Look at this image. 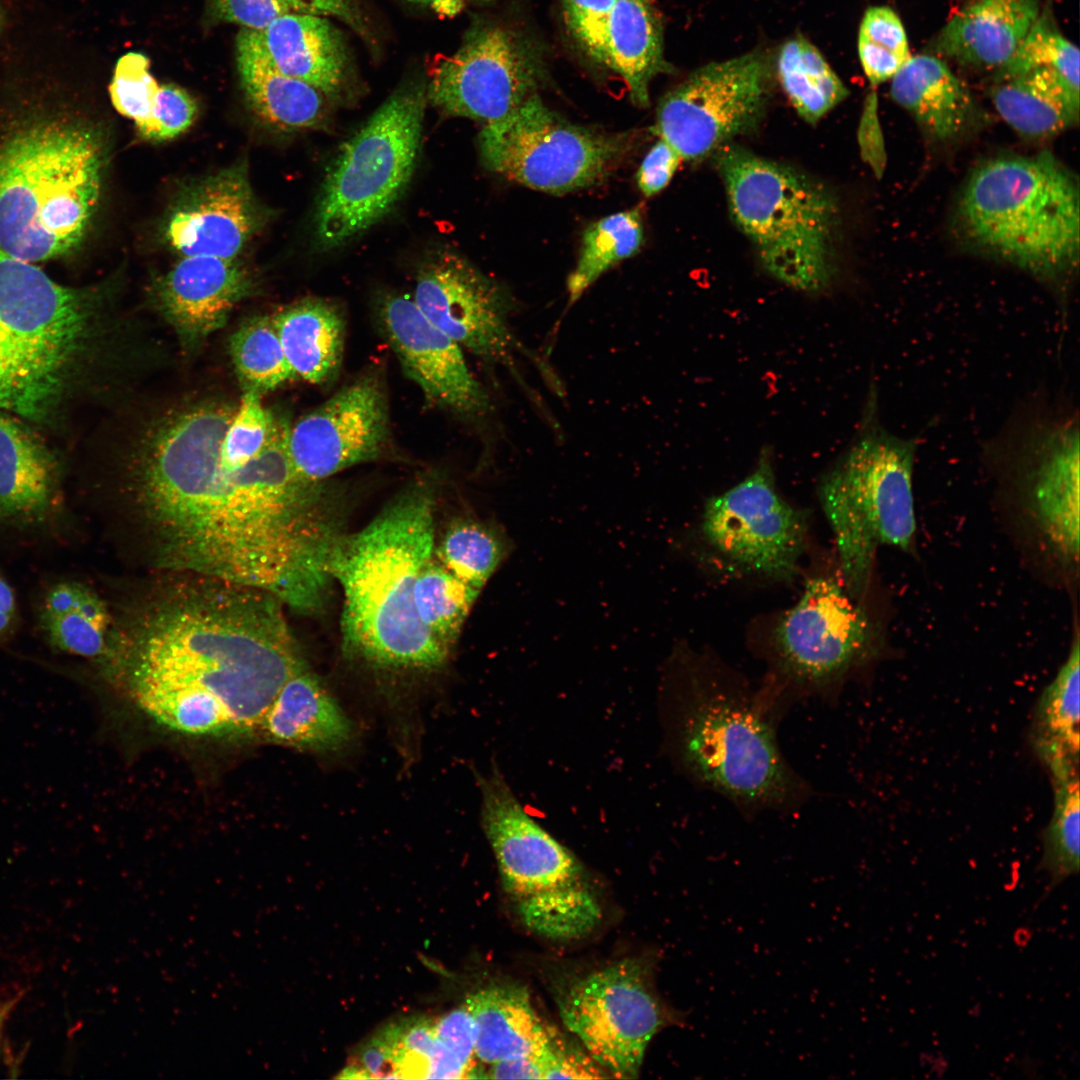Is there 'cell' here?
<instances>
[{"label":"cell","instance_id":"obj_1","mask_svg":"<svg viewBox=\"0 0 1080 1080\" xmlns=\"http://www.w3.org/2000/svg\"><path fill=\"white\" fill-rule=\"evenodd\" d=\"M113 616L95 662L159 725L191 736L256 732L307 666L283 604L262 590L158 571Z\"/></svg>","mask_w":1080,"mask_h":1080},{"label":"cell","instance_id":"obj_2","mask_svg":"<svg viewBox=\"0 0 1080 1080\" xmlns=\"http://www.w3.org/2000/svg\"><path fill=\"white\" fill-rule=\"evenodd\" d=\"M237 405L203 400L164 413L144 431L125 473L128 535L153 571L259 584L291 522L296 472L274 429L241 468L222 458Z\"/></svg>","mask_w":1080,"mask_h":1080},{"label":"cell","instance_id":"obj_3","mask_svg":"<svg viewBox=\"0 0 1080 1080\" xmlns=\"http://www.w3.org/2000/svg\"><path fill=\"white\" fill-rule=\"evenodd\" d=\"M436 480L409 482L363 529L344 534L331 561L342 588L343 648L371 667L430 671L450 649L421 624L414 586L435 546Z\"/></svg>","mask_w":1080,"mask_h":1080},{"label":"cell","instance_id":"obj_4","mask_svg":"<svg viewBox=\"0 0 1080 1080\" xmlns=\"http://www.w3.org/2000/svg\"><path fill=\"white\" fill-rule=\"evenodd\" d=\"M679 672L668 693V738L688 779L747 817L801 808L812 789L780 749L777 697L714 662L689 660Z\"/></svg>","mask_w":1080,"mask_h":1080},{"label":"cell","instance_id":"obj_5","mask_svg":"<svg viewBox=\"0 0 1080 1080\" xmlns=\"http://www.w3.org/2000/svg\"><path fill=\"white\" fill-rule=\"evenodd\" d=\"M98 134L43 115L0 138V249L30 262L71 254L98 207L105 170Z\"/></svg>","mask_w":1080,"mask_h":1080},{"label":"cell","instance_id":"obj_6","mask_svg":"<svg viewBox=\"0 0 1080 1080\" xmlns=\"http://www.w3.org/2000/svg\"><path fill=\"white\" fill-rule=\"evenodd\" d=\"M98 296L0 249V410L37 423L64 410L98 346Z\"/></svg>","mask_w":1080,"mask_h":1080},{"label":"cell","instance_id":"obj_7","mask_svg":"<svg viewBox=\"0 0 1080 1080\" xmlns=\"http://www.w3.org/2000/svg\"><path fill=\"white\" fill-rule=\"evenodd\" d=\"M956 216L971 246L1041 280L1057 281L1077 267L1078 180L1048 152L979 165Z\"/></svg>","mask_w":1080,"mask_h":1080},{"label":"cell","instance_id":"obj_8","mask_svg":"<svg viewBox=\"0 0 1080 1080\" xmlns=\"http://www.w3.org/2000/svg\"><path fill=\"white\" fill-rule=\"evenodd\" d=\"M731 217L764 269L820 292L834 275L840 214L831 191L800 170L726 144L713 153Z\"/></svg>","mask_w":1080,"mask_h":1080},{"label":"cell","instance_id":"obj_9","mask_svg":"<svg viewBox=\"0 0 1080 1080\" xmlns=\"http://www.w3.org/2000/svg\"><path fill=\"white\" fill-rule=\"evenodd\" d=\"M915 453L913 440L870 418L821 480L819 497L836 540L841 579L850 596L861 603L878 549L908 551L914 545Z\"/></svg>","mask_w":1080,"mask_h":1080},{"label":"cell","instance_id":"obj_10","mask_svg":"<svg viewBox=\"0 0 1080 1080\" xmlns=\"http://www.w3.org/2000/svg\"><path fill=\"white\" fill-rule=\"evenodd\" d=\"M426 88H398L340 148L315 212L320 248L338 247L382 218L407 187L418 156Z\"/></svg>","mask_w":1080,"mask_h":1080},{"label":"cell","instance_id":"obj_11","mask_svg":"<svg viewBox=\"0 0 1080 1080\" xmlns=\"http://www.w3.org/2000/svg\"><path fill=\"white\" fill-rule=\"evenodd\" d=\"M485 167L533 190L562 194L599 184L630 153L632 133H606L562 119L533 95L478 136Z\"/></svg>","mask_w":1080,"mask_h":1080},{"label":"cell","instance_id":"obj_12","mask_svg":"<svg viewBox=\"0 0 1080 1080\" xmlns=\"http://www.w3.org/2000/svg\"><path fill=\"white\" fill-rule=\"evenodd\" d=\"M779 697L784 691L831 697L845 678L878 655L880 632L842 579L807 580L772 632Z\"/></svg>","mask_w":1080,"mask_h":1080},{"label":"cell","instance_id":"obj_13","mask_svg":"<svg viewBox=\"0 0 1080 1080\" xmlns=\"http://www.w3.org/2000/svg\"><path fill=\"white\" fill-rule=\"evenodd\" d=\"M770 88L771 68L761 51L709 63L665 94L653 130L682 160L703 159L758 128Z\"/></svg>","mask_w":1080,"mask_h":1080},{"label":"cell","instance_id":"obj_14","mask_svg":"<svg viewBox=\"0 0 1080 1080\" xmlns=\"http://www.w3.org/2000/svg\"><path fill=\"white\" fill-rule=\"evenodd\" d=\"M566 1028L611 1077L637 1078L649 1042L666 1023L641 962L626 959L572 982L557 999Z\"/></svg>","mask_w":1080,"mask_h":1080},{"label":"cell","instance_id":"obj_15","mask_svg":"<svg viewBox=\"0 0 1080 1080\" xmlns=\"http://www.w3.org/2000/svg\"><path fill=\"white\" fill-rule=\"evenodd\" d=\"M700 533L707 546L742 572L774 580L792 578L807 544L805 512L778 492L771 457L705 504Z\"/></svg>","mask_w":1080,"mask_h":1080},{"label":"cell","instance_id":"obj_16","mask_svg":"<svg viewBox=\"0 0 1080 1080\" xmlns=\"http://www.w3.org/2000/svg\"><path fill=\"white\" fill-rule=\"evenodd\" d=\"M547 74L543 48L527 33L500 24L469 31L453 54L436 63L427 99L459 117L495 121L537 94Z\"/></svg>","mask_w":1080,"mask_h":1080},{"label":"cell","instance_id":"obj_17","mask_svg":"<svg viewBox=\"0 0 1080 1080\" xmlns=\"http://www.w3.org/2000/svg\"><path fill=\"white\" fill-rule=\"evenodd\" d=\"M384 377L367 370L290 425L288 450L298 472L315 481L392 454Z\"/></svg>","mask_w":1080,"mask_h":1080},{"label":"cell","instance_id":"obj_18","mask_svg":"<svg viewBox=\"0 0 1080 1080\" xmlns=\"http://www.w3.org/2000/svg\"><path fill=\"white\" fill-rule=\"evenodd\" d=\"M1004 446L1020 474L1027 509L1048 549L1065 567L1079 564V426L1076 416H1045Z\"/></svg>","mask_w":1080,"mask_h":1080},{"label":"cell","instance_id":"obj_19","mask_svg":"<svg viewBox=\"0 0 1080 1080\" xmlns=\"http://www.w3.org/2000/svg\"><path fill=\"white\" fill-rule=\"evenodd\" d=\"M412 298L462 349L489 363H512L519 342L510 325V302L457 253L444 250L428 258L418 270Z\"/></svg>","mask_w":1080,"mask_h":1080},{"label":"cell","instance_id":"obj_20","mask_svg":"<svg viewBox=\"0 0 1080 1080\" xmlns=\"http://www.w3.org/2000/svg\"><path fill=\"white\" fill-rule=\"evenodd\" d=\"M375 318L404 374L427 402L464 419L482 418L489 412V396L470 371L463 349L427 319L413 298L382 297Z\"/></svg>","mask_w":1080,"mask_h":1080},{"label":"cell","instance_id":"obj_21","mask_svg":"<svg viewBox=\"0 0 1080 1080\" xmlns=\"http://www.w3.org/2000/svg\"><path fill=\"white\" fill-rule=\"evenodd\" d=\"M261 221L247 170L236 164L192 185L170 212L164 236L182 256L235 259Z\"/></svg>","mask_w":1080,"mask_h":1080},{"label":"cell","instance_id":"obj_22","mask_svg":"<svg viewBox=\"0 0 1080 1080\" xmlns=\"http://www.w3.org/2000/svg\"><path fill=\"white\" fill-rule=\"evenodd\" d=\"M478 785L481 824L503 887L535 881L578 862L530 816L498 769L479 775Z\"/></svg>","mask_w":1080,"mask_h":1080},{"label":"cell","instance_id":"obj_23","mask_svg":"<svg viewBox=\"0 0 1080 1080\" xmlns=\"http://www.w3.org/2000/svg\"><path fill=\"white\" fill-rule=\"evenodd\" d=\"M55 455L13 414L0 410V526L43 528L63 514Z\"/></svg>","mask_w":1080,"mask_h":1080},{"label":"cell","instance_id":"obj_24","mask_svg":"<svg viewBox=\"0 0 1080 1080\" xmlns=\"http://www.w3.org/2000/svg\"><path fill=\"white\" fill-rule=\"evenodd\" d=\"M251 286L237 258L192 255L182 256L169 270L158 295L163 313L177 332L200 339L225 323Z\"/></svg>","mask_w":1080,"mask_h":1080},{"label":"cell","instance_id":"obj_25","mask_svg":"<svg viewBox=\"0 0 1080 1080\" xmlns=\"http://www.w3.org/2000/svg\"><path fill=\"white\" fill-rule=\"evenodd\" d=\"M256 733L273 744L331 753L351 742L354 726L318 676L306 666L283 685Z\"/></svg>","mask_w":1080,"mask_h":1080},{"label":"cell","instance_id":"obj_26","mask_svg":"<svg viewBox=\"0 0 1080 1080\" xmlns=\"http://www.w3.org/2000/svg\"><path fill=\"white\" fill-rule=\"evenodd\" d=\"M1041 0H974L937 35L934 50L960 64L1001 68L1041 12Z\"/></svg>","mask_w":1080,"mask_h":1080},{"label":"cell","instance_id":"obj_27","mask_svg":"<svg viewBox=\"0 0 1080 1080\" xmlns=\"http://www.w3.org/2000/svg\"><path fill=\"white\" fill-rule=\"evenodd\" d=\"M892 99L936 142L958 139L975 124L978 110L966 85L939 57L911 56L891 79Z\"/></svg>","mask_w":1080,"mask_h":1080},{"label":"cell","instance_id":"obj_28","mask_svg":"<svg viewBox=\"0 0 1080 1080\" xmlns=\"http://www.w3.org/2000/svg\"><path fill=\"white\" fill-rule=\"evenodd\" d=\"M259 34L281 72L309 84L325 97L340 92L346 77L347 54L341 34L327 17L290 11Z\"/></svg>","mask_w":1080,"mask_h":1080},{"label":"cell","instance_id":"obj_29","mask_svg":"<svg viewBox=\"0 0 1080 1080\" xmlns=\"http://www.w3.org/2000/svg\"><path fill=\"white\" fill-rule=\"evenodd\" d=\"M236 64L244 95L263 121L286 131L322 124L326 112L324 95L281 72L270 59L259 31L240 30Z\"/></svg>","mask_w":1080,"mask_h":1080},{"label":"cell","instance_id":"obj_30","mask_svg":"<svg viewBox=\"0 0 1080 1080\" xmlns=\"http://www.w3.org/2000/svg\"><path fill=\"white\" fill-rule=\"evenodd\" d=\"M476 1023V1058L484 1064L541 1052L553 1028L537 1015L527 989L518 984H496L466 998Z\"/></svg>","mask_w":1080,"mask_h":1080},{"label":"cell","instance_id":"obj_31","mask_svg":"<svg viewBox=\"0 0 1080 1080\" xmlns=\"http://www.w3.org/2000/svg\"><path fill=\"white\" fill-rule=\"evenodd\" d=\"M271 318L295 377L317 385L334 382L345 339V320L337 307L320 298H306Z\"/></svg>","mask_w":1080,"mask_h":1080},{"label":"cell","instance_id":"obj_32","mask_svg":"<svg viewBox=\"0 0 1080 1080\" xmlns=\"http://www.w3.org/2000/svg\"><path fill=\"white\" fill-rule=\"evenodd\" d=\"M605 66L624 81L633 104L649 105L650 84L667 66L663 26L652 0H615L606 31Z\"/></svg>","mask_w":1080,"mask_h":1080},{"label":"cell","instance_id":"obj_33","mask_svg":"<svg viewBox=\"0 0 1080 1080\" xmlns=\"http://www.w3.org/2000/svg\"><path fill=\"white\" fill-rule=\"evenodd\" d=\"M1079 667L1076 626L1067 658L1042 691L1032 719V746L1051 779L1079 774Z\"/></svg>","mask_w":1080,"mask_h":1080},{"label":"cell","instance_id":"obj_34","mask_svg":"<svg viewBox=\"0 0 1080 1080\" xmlns=\"http://www.w3.org/2000/svg\"><path fill=\"white\" fill-rule=\"evenodd\" d=\"M992 100L1000 117L1025 137L1053 136L1079 119V92L1048 68L998 80Z\"/></svg>","mask_w":1080,"mask_h":1080},{"label":"cell","instance_id":"obj_35","mask_svg":"<svg viewBox=\"0 0 1080 1080\" xmlns=\"http://www.w3.org/2000/svg\"><path fill=\"white\" fill-rule=\"evenodd\" d=\"M112 613L86 585L62 581L45 593L39 624L51 647L96 661L106 651Z\"/></svg>","mask_w":1080,"mask_h":1080},{"label":"cell","instance_id":"obj_36","mask_svg":"<svg viewBox=\"0 0 1080 1080\" xmlns=\"http://www.w3.org/2000/svg\"><path fill=\"white\" fill-rule=\"evenodd\" d=\"M776 65L784 92L810 124H816L848 96L847 87L820 51L801 35L782 45Z\"/></svg>","mask_w":1080,"mask_h":1080},{"label":"cell","instance_id":"obj_37","mask_svg":"<svg viewBox=\"0 0 1080 1080\" xmlns=\"http://www.w3.org/2000/svg\"><path fill=\"white\" fill-rule=\"evenodd\" d=\"M644 243L639 207L605 216L583 233L577 264L567 280L569 304L576 302L606 271L635 255Z\"/></svg>","mask_w":1080,"mask_h":1080},{"label":"cell","instance_id":"obj_38","mask_svg":"<svg viewBox=\"0 0 1080 1080\" xmlns=\"http://www.w3.org/2000/svg\"><path fill=\"white\" fill-rule=\"evenodd\" d=\"M511 547L498 525L463 517L448 526L438 544L435 541L433 555L459 579L481 591Z\"/></svg>","mask_w":1080,"mask_h":1080},{"label":"cell","instance_id":"obj_39","mask_svg":"<svg viewBox=\"0 0 1080 1080\" xmlns=\"http://www.w3.org/2000/svg\"><path fill=\"white\" fill-rule=\"evenodd\" d=\"M480 592L432 555L419 571L414 586L416 614L431 635L451 649Z\"/></svg>","mask_w":1080,"mask_h":1080},{"label":"cell","instance_id":"obj_40","mask_svg":"<svg viewBox=\"0 0 1080 1080\" xmlns=\"http://www.w3.org/2000/svg\"><path fill=\"white\" fill-rule=\"evenodd\" d=\"M230 348L246 390L261 394L295 377L271 316H257L242 323L231 337Z\"/></svg>","mask_w":1080,"mask_h":1080},{"label":"cell","instance_id":"obj_41","mask_svg":"<svg viewBox=\"0 0 1080 1080\" xmlns=\"http://www.w3.org/2000/svg\"><path fill=\"white\" fill-rule=\"evenodd\" d=\"M1054 807L1043 832L1040 868L1047 872L1049 885L1043 896L1071 876L1080 865L1079 774L1052 779Z\"/></svg>","mask_w":1080,"mask_h":1080},{"label":"cell","instance_id":"obj_42","mask_svg":"<svg viewBox=\"0 0 1080 1080\" xmlns=\"http://www.w3.org/2000/svg\"><path fill=\"white\" fill-rule=\"evenodd\" d=\"M1041 67L1053 70L1079 92V50L1058 29L1047 5L1012 57L996 70V81Z\"/></svg>","mask_w":1080,"mask_h":1080},{"label":"cell","instance_id":"obj_43","mask_svg":"<svg viewBox=\"0 0 1080 1080\" xmlns=\"http://www.w3.org/2000/svg\"><path fill=\"white\" fill-rule=\"evenodd\" d=\"M858 54L873 86L891 80L912 56L899 16L889 7L868 8L858 33Z\"/></svg>","mask_w":1080,"mask_h":1080},{"label":"cell","instance_id":"obj_44","mask_svg":"<svg viewBox=\"0 0 1080 1080\" xmlns=\"http://www.w3.org/2000/svg\"><path fill=\"white\" fill-rule=\"evenodd\" d=\"M158 88L150 73V61L144 54L128 52L118 59L109 85L112 105L135 123L145 139L150 130Z\"/></svg>","mask_w":1080,"mask_h":1080},{"label":"cell","instance_id":"obj_45","mask_svg":"<svg viewBox=\"0 0 1080 1080\" xmlns=\"http://www.w3.org/2000/svg\"><path fill=\"white\" fill-rule=\"evenodd\" d=\"M275 415L264 408L261 394L246 390L224 434L221 453L230 468H241L255 460L269 439Z\"/></svg>","mask_w":1080,"mask_h":1080},{"label":"cell","instance_id":"obj_46","mask_svg":"<svg viewBox=\"0 0 1080 1080\" xmlns=\"http://www.w3.org/2000/svg\"><path fill=\"white\" fill-rule=\"evenodd\" d=\"M524 1079H601L610 1077L589 1055L573 1048L552 1030L549 1044L519 1060Z\"/></svg>","mask_w":1080,"mask_h":1080},{"label":"cell","instance_id":"obj_47","mask_svg":"<svg viewBox=\"0 0 1080 1080\" xmlns=\"http://www.w3.org/2000/svg\"><path fill=\"white\" fill-rule=\"evenodd\" d=\"M615 0H562L571 37L593 61L605 65V40Z\"/></svg>","mask_w":1080,"mask_h":1080},{"label":"cell","instance_id":"obj_48","mask_svg":"<svg viewBox=\"0 0 1080 1080\" xmlns=\"http://www.w3.org/2000/svg\"><path fill=\"white\" fill-rule=\"evenodd\" d=\"M197 114V103L185 89L173 84L161 85L156 93L146 139L164 141L175 138L194 123Z\"/></svg>","mask_w":1080,"mask_h":1080},{"label":"cell","instance_id":"obj_49","mask_svg":"<svg viewBox=\"0 0 1080 1080\" xmlns=\"http://www.w3.org/2000/svg\"><path fill=\"white\" fill-rule=\"evenodd\" d=\"M434 1030L439 1041L469 1069L472 1078H479L475 1066L476 1023L466 1000L434 1019Z\"/></svg>","mask_w":1080,"mask_h":1080},{"label":"cell","instance_id":"obj_50","mask_svg":"<svg viewBox=\"0 0 1080 1080\" xmlns=\"http://www.w3.org/2000/svg\"><path fill=\"white\" fill-rule=\"evenodd\" d=\"M209 8L216 20L255 31L292 11L285 0H209Z\"/></svg>","mask_w":1080,"mask_h":1080},{"label":"cell","instance_id":"obj_51","mask_svg":"<svg viewBox=\"0 0 1080 1080\" xmlns=\"http://www.w3.org/2000/svg\"><path fill=\"white\" fill-rule=\"evenodd\" d=\"M682 158L666 141L659 140L644 157L636 174L637 185L646 197L663 190L671 181Z\"/></svg>","mask_w":1080,"mask_h":1080},{"label":"cell","instance_id":"obj_52","mask_svg":"<svg viewBox=\"0 0 1080 1080\" xmlns=\"http://www.w3.org/2000/svg\"><path fill=\"white\" fill-rule=\"evenodd\" d=\"M878 101L874 91L866 98L858 129V142L863 160L880 178L886 168L887 155L878 118Z\"/></svg>","mask_w":1080,"mask_h":1080},{"label":"cell","instance_id":"obj_53","mask_svg":"<svg viewBox=\"0 0 1080 1080\" xmlns=\"http://www.w3.org/2000/svg\"><path fill=\"white\" fill-rule=\"evenodd\" d=\"M294 12L336 17L355 29L362 22L352 0H285Z\"/></svg>","mask_w":1080,"mask_h":1080},{"label":"cell","instance_id":"obj_54","mask_svg":"<svg viewBox=\"0 0 1080 1080\" xmlns=\"http://www.w3.org/2000/svg\"><path fill=\"white\" fill-rule=\"evenodd\" d=\"M17 610L14 590L0 574V642L13 630L17 620Z\"/></svg>","mask_w":1080,"mask_h":1080},{"label":"cell","instance_id":"obj_55","mask_svg":"<svg viewBox=\"0 0 1080 1080\" xmlns=\"http://www.w3.org/2000/svg\"><path fill=\"white\" fill-rule=\"evenodd\" d=\"M429 8L440 16H456L464 7V0H408Z\"/></svg>","mask_w":1080,"mask_h":1080},{"label":"cell","instance_id":"obj_56","mask_svg":"<svg viewBox=\"0 0 1080 1080\" xmlns=\"http://www.w3.org/2000/svg\"><path fill=\"white\" fill-rule=\"evenodd\" d=\"M18 1001V995L6 998L4 1000H0V1041L3 1035L5 1024Z\"/></svg>","mask_w":1080,"mask_h":1080}]
</instances>
